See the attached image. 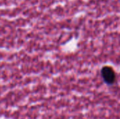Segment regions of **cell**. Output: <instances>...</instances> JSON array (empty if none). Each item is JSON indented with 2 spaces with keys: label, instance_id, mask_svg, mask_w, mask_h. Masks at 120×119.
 I'll return each instance as SVG.
<instances>
[{
  "label": "cell",
  "instance_id": "cell-1",
  "mask_svg": "<svg viewBox=\"0 0 120 119\" xmlns=\"http://www.w3.org/2000/svg\"><path fill=\"white\" fill-rule=\"evenodd\" d=\"M102 79L105 83L108 86L113 85L116 81V74L114 69L109 66H104L101 71Z\"/></svg>",
  "mask_w": 120,
  "mask_h": 119
}]
</instances>
